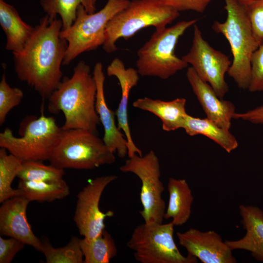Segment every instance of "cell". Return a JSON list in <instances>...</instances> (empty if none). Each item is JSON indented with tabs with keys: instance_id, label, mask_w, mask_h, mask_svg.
Segmentation results:
<instances>
[{
	"instance_id": "obj_1",
	"label": "cell",
	"mask_w": 263,
	"mask_h": 263,
	"mask_svg": "<svg viewBox=\"0 0 263 263\" xmlns=\"http://www.w3.org/2000/svg\"><path fill=\"white\" fill-rule=\"evenodd\" d=\"M62 29L60 19L50 21L46 15L35 26L23 49L12 53L18 77L43 99H48L62 80L61 66L68 47L60 36Z\"/></svg>"
},
{
	"instance_id": "obj_2",
	"label": "cell",
	"mask_w": 263,
	"mask_h": 263,
	"mask_svg": "<svg viewBox=\"0 0 263 263\" xmlns=\"http://www.w3.org/2000/svg\"><path fill=\"white\" fill-rule=\"evenodd\" d=\"M96 91L90 67L81 60L72 76L64 77L49 97L47 109L53 114L63 113V130L82 129L97 134L100 122L95 110Z\"/></svg>"
},
{
	"instance_id": "obj_3",
	"label": "cell",
	"mask_w": 263,
	"mask_h": 263,
	"mask_svg": "<svg viewBox=\"0 0 263 263\" xmlns=\"http://www.w3.org/2000/svg\"><path fill=\"white\" fill-rule=\"evenodd\" d=\"M227 17L224 22L215 21L212 29L228 41L233 56L228 75L239 88L248 89L251 77V61L260 46L256 40L245 5L239 0H224Z\"/></svg>"
},
{
	"instance_id": "obj_4",
	"label": "cell",
	"mask_w": 263,
	"mask_h": 263,
	"mask_svg": "<svg viewBox=\"0 0 263 263\" xmlns=\"http://www.w3.org/2000/svg\"><path fill=\"white\" fill-rule=\"evenodd\" d=\"M114 152L97 134L82 129H62L49 159L62 169H92L115 161Z\"/></svg>"
},
{
	"instance_id": "obj_5",
	"label": "cell",
	"mask_w": 263,
	"mask_h": 263,
	"mask_svg": "<svg viewBox=\"0 0 263 263\" xmlns=\"http://www.w3.org/2000/svg\"><path fill=\"white\" fill-rule=\"evenodd\" d=\"M197 21H181L169 27L155 29L137 52L139 75L166 79L186 68L188 64L175 55V49L179 38Z\"/></svg>"
},
{
	"instance_id": "obj_6",
	"label": "cell",
	"mask_w": 263,
	"mask_h": 263,
	"mask_svg": "<svg viewBox=\"0 0 263 263\" xmlns=\"http://www.w3.org/2000/svg\"><path fill=\"white\" fill-rule=\"evenodd\" d=\"M179 15V12L157 0H132L107 23L102 48L106 53H112L117 50L118 39H127L149 26L165 28Z\"/></svg>"
},
{
	"instance_id": "obj_7",
	"label": "cell",
	"mask_w": 263,
	"mask_h": 263,
	"mask_svg": "<svg viewBox=\"0 0 263 263\" xmlns=\"http://www.w3.org/2000/svg\"><path fill=\"white\" fill-rule=\"evenodd\" d=\"M129 2V0H108L103 8L92 14L87 13L82 5L79 6L73 24L60 32L61 37L68 43L63 65H68L81 54L102 46L107 23Z\"/></svg>"
},
{
	"instance_id": "obj_8",
	"label": "cell",
	"mask_w": 263,
	"mask_h": 263,
	"mask_svg": "<svg viewBox=\"0 0 263 263\" xmlns=\"http://www.w3.org/2000/svg\"><path fill=\"white\" fill-rule=\"evenodd\" d=\"M61 130L53 117H32L22 123L21 136L8 128L1 132L0 147L23 161H49Z\"/></svg>"
},
{
	"instance_id": "obj_9",
	"label": "cell",
	"mask_w": 263,
	"mask_h": 263,
	"mask_svg": "<svg viewBox=\"0 0 263 263\" xmlns=\"http://www.w3.org/2000/svg\"><path fill=\"white\" fill-rule=\"evenodd\" d=\"M174 225L146 223L137 225L127 243L135 259L141 263H196L190 255L183 256L173 238Z\"/></svg>"
},
{
	"instance_id": "obj_10",
	"label": "cell",
	"mask_w": 263,
	"mask_h": 263,
	"mask_svg": "<svg viewBox=\"0 0 263 263\" xmlns=\"http://www.w3.org/2000/svg\"><path fill=\"white\" fill-rule=\"evenodd\" d=\"M119 169L136 175L141 182L140 198L142 209L140 214L146 223H163L166 209L162 197L164 191L160 180L159 159L153 150L144 155L135 154L126 160Z\"/></svg>"
},
{
	"instance_id": "obj_11",
	"label": "cell",
	"mask_w": 263,
	"mask_h": 263,
	"mask_svg": "<svg viewBox=\"0 0 263 263\" xmlns=\"http://www.w3.org/2000/svg\"><path fill=\"white\" fill-rule=\"evenodd\" d=\"M193 28L191 47L182 58L190 64L199 77L212 87L220 98H223L228 92L225 77L232 62L225 54L214 49L205 40L196 24Z\"/></svg>"
},
{
	"instance_id": "obj_12",
	"label": "cell",
	"mask_w": 263,
	"mask_h": 263,
	"mask_svg": "<svg viewBox=\"0 0 263 263\" xmlns=\"http://www.w3.org/2000/svg\"><path fill=\"white\" fill-rule=\"evenodd\" d=\"M117 179L116 175H109L89 179L78 193L74 221L84 238L92 239L97 236L105 229V219L114 215L112 210L102 212L99 202L105 188Z\"/></svg>"
},
{
	"instance_id": "obj_13",
	"label": "cell",
	"mask_w": 263,
	"mask_h": 263,
	"mask_svg": "<svg viewBox=\"0 0 263 263\" xmlns=\"http://www.w3.org/2000/svg\"><path fill=\"white\" fill-rule=\"evenodd\" d=\"M179 244L188 254L203 263H236L230 248L220 235L213 230L202 232L190 228L184 232H177Z\"/></svg>"
},
{
	"instance_id": "obj_14",
	"label": "cell",
	"mask_w": 263,
	"mask_h": 263,
	"mask_svg": "<svg viewBox=\"0 0 263 263\" xmlns=\"http://www.w3.org/2000/svg\"><path fill=\"white\" fill-rule=\"evenodd\" d=\"M30 202L19 195L2 203L0 207V233L18 239L41 252L42 243L34 233L26 216Z\"/></svg>"
},
{
	"instance_id": "obj_15",
	"label": "cell",
	"mask_w": 263,
	"mask_h": 263,
	"mask_svg": "<svg viewBox=\"0 0 263 263\" xmlns=\"http://www.w3.org/2000/svg\"><path fill=\"white\" fill-rule=\"evenodd\" d=\"M186 76L207 117L219 126L229 130L236 113L234 104L220 98L191 66L188 68Z\"/></svg>"
},
{
	"instance_id": "obj_16",
	"label": "cell",
	"mask_w": 263,
	"mask_h": 263,
	"mask_svg": "<svg viewBox=\"0 0 263 263\" xmlns=\"http://www.w3.org/2000/svg\"><path fill=\"white\" fill-rule=\"evenodd\" d=\"M93 75L97 88L95 110L104 128L102 140L112 152H117L118 157L124 158L128 155L127 141L121 130L116 125L115 112L110 109L107 104L104 94L105 76L101 62L95 64Z\"/></svg>"
},
{
	"instance_id": "obj_17",
	"label": "cell",
	"mask_w": 263,
	"mask_h": 263,
	"mask_svg": "<svg viewBox=\"0 0 263 263\" xmlns=\"http://www.w3.org/2000/svg\"><path fill=\"white\" fill-rule=\"evenodd\" d=\"M106 71L109 76H113L117 78L121 87V97L115 113L117 127L124 132L127 141L128 157H131L135 154L142 156V151L137 148L132 140L128 115L129 94L132 89L138 84L139 80L138 72L133 68H126L124 63L118 58L112 60L107 67Z\"/></svg>"
},
{
	"instance_id": "obj_18",
	"label": "cell",
	"mask_w": 263,
	"mask_h": 263,
	"mask_svg": "<svg viewBox=\"0 0 263 263\" xmlns=\"http://www.w3.org/2000/svg\"><path fill=\"white\" fill-rule=\"evenodd\" d=\"M242 223L246 230L242 238L225 241L231 250L248 251L257 260L263 262V211L253 206H239Z\"/></svg>"
},
{
	"instance_id": "obj_19",
	"label": "cell",
	"mask_w": 263,
	"mask_h": 263,
	"mask_svg": "<svg viewBox=\"0 0 263 263\" xmlns=\"http://www.w3.org/2000/svg\"><path fill=\"white\" fill-rule=\"evenodd\" d=\"M186 104V99L184 98H177L167 101L145 97L134 101L132 106L157 116L162 122L163 130L171 132L183 129L188 114Z\"/></svg>"
},
{
	"instance_id": "obj_20",
	"label": "cell",
	"mask_w": 263,
	"mask_h": 263,
	"mask_svg": "<svg viewBox=\"0 0 263 263\" xmlns=\"http://www.w3.org/2000/svg\"><path fill=\"white\" fill-rule=\"evenodd\" d=\"M0 25L6 36L5 49L12 53L23 49L35 28L25 22L16 9L4 0H0Z\"/></svg>"
},
{
	"instance_id": "obj_21",
	"label": "cell",
	"mask_w": 263,
	"mask_h": 263,
	"mask_svg": "<svg viewBox=\"0 0 263 263\" xmlns=\"http://www.w3.org/2000/svg\"><path fill=\"white\" fill-rule=\"evenodd\" d=\"M168 190L169 202L164 219H171L174 226H181L189 220L194 200L192 191L184 179L169 178Z\"/></svg>"
},
{
	"instance_id": "obj_22",
	"label": "cell",
	"mask_w": 263,
	"mask_h": 263,
	"mask_svg": "<svg viewBox=\"0 0 263 263\" xmlns=\"http://www.w3.org/2000/svg\"><path fill=\"white\" fill-rule=\"evenodd\" d=\"M183 129L189 136L202 135L209 138L228 153L238 147L237 139L229 130L219 126L207 117L200 118L188 114Z\"/></svg>"
},
{
	"instance_id": "obj_23",
	"label": "cell",
	"mask_w": 263,
	"mask_h": 263,
	"mask_svg": "<svg viewBox=\"0 0 263 263\" xmlns=\"http://www.w3.org/2000/svg\"><path fill=\"white\" fill-rule=\"evenodd\" d=\"M20 195L30 202H51L62 199L70 194V188L63 179L56 182L25 181L19 179Z\"/></svg>"
},
{
	"instance_id": "obj_24",
	"label": "cell",
	"mask_w": 263,
	"mask_h": 263,
	"mask_svg": "<svg viewBox=\"0 0 263 263\" xmlns=\"http://www.w3.org/2000/svg\"><path fill=\"white\" fill-rule=\"evenodd\" d=\"M97 0H40L42 10L50 21L59 15L62 22V30L69 28L75 21L78 7L82 5L86 11L94 13Z\"/></svg>"
},
{
	"instance_id": "obj_25",
	"label": "cell",
	"mask_w": 263,
	"mask_h": 263,
	"mask_svg": "<svg viewBox=\"0 0 263 263\" xmlns=\"http://www.w3.org/2000/svg\"><path fill=\"white\" fill-rule=\"evenodd\" d=\"M79 243L84 263H109L117 253L115 243L105 229L94 239H80Z\"/></svg>"
},
{
	"instance_id": "obj_26",
	"label": "cell",
	"mask_w": 263,
	"mask_h": 263,
	"mask_svg": "<svg viewBox=\"0 0 263 263\" xmlns=\"http://www.w3.org/2000/svg\"><path fill=\"white\" fill-rule=\"evenodd\" d=\"M3 148L0 149V203L20 195L19 189L12 188L11 184L22 168L23 160L8 154Z\"/></svg>"
},
{
	"instance_id": "obj_27",
	"label": "cell",
	"mask_w": 263,
	"mask_h": 263,
	"mask_svg": "<svg viewBox=\"0 0 263 263\" xmlns=\"http://www.w3.org/2000/svg\"><path fill=\"white\" fill-rule=\"evenodd\" d=\"M80 239L72 237L65 246L55 248L49 241L44 238L41 241V253L47 263H84V256L80 245Z\"/></svg>"
},
{
	"instance_id": "obj_28",
	"label": "cell",
	"mask_w": 263,
	"mask_h": 263,
	"mask_svg": "<svg viewBox=\"0 0 263 263\" xmlns=\"http://www.w3.org/2000/svg\"><path fill=\"white\" fill-rule=\"evenodd\" d=\"M64 169L50 164H44L42 161H23L22 168L17 177L25 181L56 182L63 179Z\"/></svg>"
},
{
	"instance_id": "obj_29",
	"label": "cell",
	"mask_w": 263,
	"mask_h": 263,
	"mask_svg": "<svg viewBox=\"0 0 263 263\" xmlns=\"http://www.w3.org/2000/svg\"><path fill=\"white\" fill-rule=\"evenodd\" d=\"M23 93L19 88L11 87L7 83L6 76L3 74L0 81V125L5 121L10 111L21 102Z\"/></svg>"
},
{
	"instance_id": "obj_30",
	"label": "cell",
	"mask_w": 263,
	"mask_h": 263,
	"mask_svg": "<svg viewBox=\"0 0 263 263\" xmlns=\"http://www.w3.org/2000/svg\"><path fill=\"white\" fill-rule=\"evenodd\" d=\"M247 90L250 92H263V44L252 55L251 77Z\"/></svg>"
},
{
	"instance_id": "obj_31",
	"label": "cell",
	"mask_w": 263,
	"mask_h": 263,
	"mask_svg": "<svg viewBox=\"0 0 263 263\" xmlns=\"http://www.w3.org/2000/svg\"><path fill=\"white\" fill-rule=\"evenodd\" d=\"M254 36L260 45L263 44V0L245 5Z\"/></svg>"
},
{
	"instance_id": "obj_32",
	"label": "cell",
	"mask_w": 263,
	"mask_h": 263,
	"mask_svg": "<svg viewBox=\"0 0 263 263\" xmlns=\"http://www.w3.org/2000/svg\"><path fill=\"white\" fill-rule=\"evenodd\" d=\"M162 4L178 12L193 11L203 13L213 0H157Z\"/></svg>"
},
{
	"instance_id": "obj_33",
	"label": "cell",
	"mask_w": 263,
	"mask_h": 263,
	"mask_svg": "<svg viewBox=\"0 0 263 263\" xmlns=\"http://www.w3.org/2000/svg\"><path fill=\"white\" fill-rule=\"evenodd\" d=\"M25 244L14 237H0V263H10L16 255L22 250Z\"/></svg>"
},
{
	"instance_id": "obj_34",
	"label": "cell",
	"mask_w": 263,
	"mask_h": 263,
	"mask_svg": "<svg viewBox=\"0 0 263 263\" xmlns=\"http://www.w3.org/2000/svg\"><path fill=\"white\" fill-rule=\"evenodd\" d=\"M233 119L247 121L255 124H263V104L243 113H235Z\"/></svg>"
},
{
	"instance_id": "obj_35",
	"label": "cell",
	"mask_w": 263,
	"mask_h": 263,
	"mask_svg": "<svg viewBox=\"0 0 263 263\" xmlns=\"http://www.w3.org/2000/svg\"><path fill=\"white\" fill-rule=\"evenodd\" d=\"M241 2L244 3V5H247L249 3H250L252 2H253L254 1L257 0H239Z\"/></svg>"
}]
</instances>
